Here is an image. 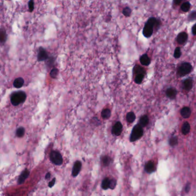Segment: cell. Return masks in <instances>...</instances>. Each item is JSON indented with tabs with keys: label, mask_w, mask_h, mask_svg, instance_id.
Listing matches in <instances>:
<instances>
[{
	"label": "cell",
	"mask_w": 196,
	"mask_h": 196,
	"mask_svg": "<svg viewBox=\"0 0 196 196\" xmlns=\"http://www.w3.org/2000/svg\"><path fill=\"white\" fill-rule=\"evenodd\" d=\"M26 98H27V95L24 91H15L10 96V102L13 106H17L24 103Z\"/></svg>",
	"instance_id": "1"
},
{
	"label": "cell",
	"mask_w": 196,
	"mask_h": 196,
	"mask_svg": "<svg viewBox=\"0 0 196 196\" xmlns=\"http://www.w3.org/2000/svg\"><path fill=\"white\" fill-rule=\"evenodd\" d=\"M157 20L154 17H151L149 19L147 23L144 25L143 28V35L146 38H150L153 35L154 31V27L157 24Z\"/></svg>",
	"instance_id": "2"
},
{
	"label": "cell",
	"mask_w": 196,
	"mask_h": 196,
	"mask_svg": "<svg viewBox=\"0 0 196 196\" xmlns=\"http://www.w3.org/2000/svg\"><path fill=\"white\" fill-rule=\"evenodd\" d=\"M143 127L139 124L136 125L133 128L131 134H130V141L131 142H133L139 139L143 136Z\"/></svg>",
	"instance_id": "3"
},
{
	"label": "cell",
	"mask_w": 196,
	"mask_h": 196,
	"mask_svg": "<svg viewBox=\"0 0 196 196\" xmlns=\"http://www.w3.org/2000/svg\"><path fill=\"white\" fill-rule=\"evenodd\" d=\"M50 159L55 165H61L63 163V158L61 153L58 151H53L50 153Z\"/></svg>",
	"instance_id": "4"
},
{
	"label": "cell",
	"mask_w": 196,
	"mask_h": 196,
	"mask_svg": "<svg viewBox=\"0 0 196 196\" xmlns=\"http://www.w3.org/2000/svg\"><path fill=\"white\" fill-rule=\"evenodd\" d=\"M192 66L189 63H184L179 67L178 74L179 76H185L192 71Z\"/></svg>",
	"instance_id": "5"
},
{
	"label": "cell",
	"mask_w": 196,
	"mask_h": 196,
	"mask_svg": "<svg viewBox=\"0 0 196 196\" xmlns=\"http://www.w3.org/2000/svg\"><path fill=\"white\" fill-rule=\"evenodd\" d=\"M48 59V55L47 53L44 48L40 47L39 48V52L38 54V62H42L46 61Z\"/></svg>",
	"instance_id": "6"
},
{
	"label": "cell",
	"mask_w": 196,
	"mask_h": 196,
	"mask_svg": "<svg viewBox=\"0 0 196 196\" xmlns=\"http://www.w3.org/2000/svg\"><path fill=\"white\" fill-rule=\"evenodd\" d=\"M122 130V125L120 121H117L113 125L112 129V132L115 136H119L121 134Z\"/></svg>",
	"instance_id": "7"
},
{
	"label": "cell",
	"mask_w": 196,
	"mask_h": 196,
	"mask_svg": "<svg viewBox=\"0 0 196 196\" xmlns=\"http://www.w3.org/2000/svg\"><path fill=\"white\" fill-rule=\"evenodd\" d=\"M82 163L80 161H77L75 162L74 166H73L72 170V175L73 177H77L79 174V172L81 170Z\"/></svg>",
	"instance_id": "8"
},
{
	"label": "cell",
	"mask_w": 196,
	"mask_h": 196,
	"mask_svg": "<svg viewBox=\"0 0 196 196\" xmlns=\"http://www.w3.org/2000/svg\"><path fill=\"white\" fill-rule=\"evenodd\" d=\"M29 176H30V171L28 170H25L24 171H23L18 179V184L20 185L23 184Z\"/></svg>",
	"instance_id": "9"
},
{
	"label": "cell",
	"mask_w": 196,
	"mask_h": 196,
	"mask_svg": "<svg viewBox=\"0 0 196 196\" xmlns=\"http://www.w3.org/2000/svg\"><path fill=\"white\" fill-rule=\"evenodd\" d=\"M187 39V34L186 32H181L177 36V42L180 44H184Z\"/></svg>",
	"instance_id": "10"
},
{
	"label": "cell",
	"mask_w": 196,
	"mask_h": 196,
	"mask_svg": "<svg viewBox=\"0 0 196 196\" xmlns=\"http://www.w3.org/2000/svg\"><path fill=\"white\" fill-rule=\"evenodd\" d=\"M166 93L168 97L170 99H174L176 98L177 94V91L175 89L172 88H170L167 89Z\"/></svg>",
	"instance_id": "11"
},
{
	"label": "cell",
	"mask_w": 196,
	"mask_h": 196,
	"mask_svg": "<svg viewBox=\"0 0 196 196\" xmlns=\"http://www.w3.org/2000/svg\"><path fill=\"white\" fill-rule=\"evenodd\" d=\"M181 116L185 119H187L191 115V110L188 107H184L181 111Z\"/></svg>",
	"instance_id": "12"
},
{
	"label": "cell",
	"mask_w": 196,
	"mask_h": 196,
	"mask_svg": "<svg viewBox=\"0 0 196 196\" xmlns=\"http://www.w3.org/2000/svg\"><path fill=\"white\" fill-rule=\"evenodd\" d=\"M193 87V80L191 78L185 80L184 82V88L186 91H189L192 89Z\"/></svg>",
	"instance_id": "13"
},
{
	"label": "cell",
	"mask_w": 196,
	"mask_h": 196,
	"mask_svg": "<svg viewBox=\"0 0 196 196\" xmlns=\"http://www.w3.org/2000/svg\"><path fill=\"white\" fill-rule=\"evenodd\" d=\"M24 83V80L21 77L17 78L13 82L14 87L17 89H20L22 87Z\"/></svg>",
	"instance_id": "14"
},
{
	"label": "cell",
	"mask_w": 196,
	"mask_h": 196,
	"mask_svg": "<svg viewBox=\"0 0 196 196\" xmlns=\"http://www.w3.org/2000/svg\"><path fill=\"white\" fill-rule=\"evenodd\" d=\"M140 61L141 64L144 65V66H148L151 63L150 59L149 58V57L147 55H146V54H144L140 57Z\"/></svg>",
	"instance_id": "15"
},
{
	"label": "cell",
	"mask_w": 196,
	"mask_h": 196,
	"mask_svg": "<svg viewBox=\"0 0 196 196\" xmlns=\"http://www.w3.org/2000/svg\"><path fill=\"white\" fill-rule=\"evenodd\" d=\"M145 170L148 173H151L155 170V165L153 162L150 161L146 164Z\"/></svg>",
	"instance_id": "16"
},
{
	"label": "cell",
	"mask_w": 196,
	"mask_h": 196,
	"mask_svg": "<svg viewBox=\"0 0 196 196\" xmlns=\"http://www.w3.org/2000/svg\"><path fill=\"white\" fill-rule=\"evenodd\" d=\"M101 114L104 119H108L111 116V111L109 109H104L102 111Z\"/></svg>",
	"instance_id": "17"
},
{
	"label": "cell",
	"mask_w": 196,
	"mask_h": 196,
	"mask_svg": "<svg viewBox=\"0 0 196 196\" xmlns=\"http://www.w3.org/2000/svg\"><path fill=\"white\" fill-rule=\"evenodd\" d=\"M181 130L182 134L184 135H187V134H189L190 130V125L189 122H185L182 125Z\"/></svg>",
	"instance_id": "18"
},
{
	"label": "cell",
	"mask_w": 196,
	"mask_h": 196,
	"mask_svg": "<svg viewBox=\"0 0 196 196\" xmlns=\"http://www.w3.org/2000/svg\"><path fill=\"white\" fill-rule=\"evenodd\" d=\"M149 121V119L147 116L146 115H144V116H142L141 118L139 120V124L142 126V127H146Z\"/></svg>",
	"instance_id": "19"
},
{
	"label": "cell",
	"mask_w": 196,
	"mask_h": 196,
	"mask_svg": "<svg viewBox=\"0 0 196 196\" xmlns=\"http://www.w3.org/2000/svg\"><path fill=\"white\" fill-rule=\"evenodd\" d=\"M126 119L127 121L129 122V123H132L134 122L136 119V116L134 112H130L129 113H128L126 116Z\"/></svg>",
	"instance_id": "20"
},
{
	"label": "cell",
	"mask_w": 196,
	"mask_h": 196,
	"mask_svg": "<svg viewBox=\"0 0 196 196\" xmlns=\"http://www.w3.org/2000/svg\"><path fill=\"white\" fill-rule=\"evenodd\" d=\"M110 186V179L108 178H105L102 182L101 187L104 190H107Z\"/></svg>",
	"instance_id": "21"
},
{
	"label": "cell",
	"mask_w": 196,
	"mask_h": 196,
	"mask_svg": "<svg viewBox=\"0 0 196 196\" xmlns=\"http://www.w3.org/2000/svg\"><path fill=\"white\" fill-rule=\"evenodd\" d=\"M7 38V35L6 33V31L4 28H2L0 31V40H1V43H4L6 41Z\"/></svg>",
	"instance_id": "22"
},
{
	"label": "cell",
	"mask_w": 196,
	"mask_h": 196,
	"mask_svg": "<svg viewBox=\"0 0 196 196\" xmlns=\"http://www.w3.org/2000/svg\"><path fill=\"white\" fill-rule=\"evenodd\" d=\"M134 73L135 74L138 75V74H145V71L144 70L143 68L139 66H136L134 67Z\"/></svg>",
	"instance_id": "23"
},
{
	"label": "cell",
	"mask_w": 196,
	"mask_h": 196,
	"mask_svg": "<svg viewBox=\"0 0 196 196\" xmlns=\"http://www.w3.org/2000/svg\"><path fill=\"white\" fill-rule=\"evenodd\" d=\"M190 6H191V5H190V2H185L184 4H182L181 5V9L182 10L183 12H187L189 10Z\"/></svg>",
	"instance_id": "24"
},
{
	"label": "cell",
	"mask_w": 196,
	"mask_h": 196,
	"mask_svg": "<svg viewBox=\"0 0 196 196\" xmlns=\"http://www.w3.org/2000/svg\"><path fill=\"white\" fill-rule=\"evenodd\" d=\"M16 136L19 137H22L25 134V129L23 127H20L16 130Z\"/></svg>",
	"instance_id": "25"
},
{
	"label": "cell",
	"mask_w": 196,
	"mask_h": 196,
	"mask_svg": "<svg viewBox=\"0 0 196 196\" xmlns=\"http://www.w3.org/2000/svg\"><path fill=\"white\" fill-rule=\"evenodd\" d=\"M144 74H138L136 75L135 78V83H137V84H140V83H142L144 79Z\"/></svg>",
	"instance_id": "26"
},
{
	"label": "cell",
	"mask_w": 196,
	"mask_h": 196,
	"mask_svg": "<svg viewBox=\"0 0 196 196\" xmlns=\"http://www.w3.org/2000/svg\"><path fill=\"white\" fill-rule=\"evenodd\" d=\"M59 70L56 68H54L52 69L50 71V76L52 78H56L58 75Z\"/></svg>",
	"instance_id": "27"
},
{
	"label": "cell",
	"mask_w": 196,
	"mask_h": 196,
	"mask_svg": "<svg viewBox=\"0 0 196 196\" xmlns=\"http://www.w3.org/2000/svg\"><path fill=\"white\" fill-rule=\"evenodd\" d=\"M132 10L130 9V8L126 7L122 10V14H123L125 17H129L131 14Z\"/></svg>",
	"instance_id": "28"
},
{
	"label": "cell",
	"mask_w": 196,
	"mask_h": 196,
	"mask_svg": "<svg viewBox=\"0 0 196 196\" xmlns=\"http://www.w3.org/2000/svg\"><path fill=\"white\" fill-rule=\"evenodd\" d=\"M174 56L176 58H179L181 56V51L179 47H177L174 51Z\"/></svg>",
	"instance_id": "29"
},
{
	"label": "cell",
	"mask_w": 196,
	"mask_h": 196,
	"mask_svg": "<svg viewBox=\"0 0 196 196\" xmlns=\"http://www.w3.org/2000/svg\"><path fill=\"white\" fill-rule=\"evenodd\" d=\"M169 143L171 146H174L177 145L178 144V138L176 136L172 137L170 139V140Z\"/></svg>",
	"instance_id": "30"
},
{
	"label": "cell",
	"mask_w": 196,
	"mask_h": 196,
	"mask_svg": "<svg viewBox=\"0 0 196 196\" xmlns=\"http://www.w3.org/2000/svg\"><path fill=\"white\" fill-rule=\"evenodd\" d=\"M34 5H35V3H34V1H32V0H31V1L28 2V8L29 11L30 12H33L34 9Z\"/></svg>",
	"instance_id": "31"
},
{
	"label": "cell",
	"mask_w": 196,
	"mask_h": 196,
	"mask_svg": "<svg viewBox=\"0 0 196 196\" xmlns=\"http://www.w3.org/2000/svg\"><path fill=\"white\" fill-rule=\"evenodd\" d=\"M188 19L189 21H194L196 20V12L191 13L188 16Z\"/></svg>",
	"instance_id": "32"
},
{
	"label": "cell",
	"mask_w": 196,
	"mask_h": 196,
	"mask_svg": "<svg viewBox=\"0 0 196 196\" xmlns=\"http://www.w3.org/2000/svg\"><path fill=\"white\" fill-rule=\"evenodd\" d=\"M116 181L114 179H111L110 180V186L109 188H111V189H114V187H116Z\"/></svg>",
	"instance_id": "33"
},
{
	"label": "cell",
	"mask_w": 196,
	"mask_h": 196,
	"mask_svg": "<svg viewBox=\"0 0 196 196\" xmlns=\"http://www.w3.org/2000/svg\"><path fill=\"white\" fill-rule=\"evenodd\" d=\"M103 163L104 164V165L108 166L109 164V158L107 156H105L103 158Z\"/></svg>",
	"instance_id": "34"
},
{
	"label": "cell",
	"mask_w": 196,
	"mask_h": 196,
	"mask_svg": "<svg viewBox=\"0 0 196 196\" xmlns=\"http://www.w3.org/2000/svg\"><path fill=\"white\" fill-rule=\"evenodd\" d=\"M55 181H56V178H53V180H52V181H51L49 183L48 186H49V187H53V186H54L55 184Z\"/></svg>",
	"instance_id": "35"
},
{
	"label": "cell",
	"mask_w": 196,
	"mask_h": 196,
	"mask_svg": "<svg viewBox=\"0 0 196 196\" xmlns=\"http://www.w3.org/2000/svg\"><path fill=\"white\" fill-rule=\"evenodd\" d=\"M190 190V184H187L186 186V187H185V191H186V193H189Z\"/></svg>",
	"instance_id": "36"
},
{
	"label": "cell",
	"mask_w": 196,
	"mask_h": 196,
	"mask_svg": "<svg viewBox=\"0 0 196 196\" xmlns=\"http://www.w3.org/2000/svg\"><path fill=\"white\" fill-rule=\"evenodd\" d=\"M192 33L194 35H196V24L193 25V27L192 28Z\"/></svg>",
	"instance_id": "37"
},
{
	"label": "cell",
	"mask_w": 196,
	"mask_h": 196,
	"mask_svg": "<svg viewBox=\"0 0 196 196\" xmlns=\"http://www.w3.org/2000/svg\"><path fill=\"white\" fill-rule=\"evenodd\" d=\"M50 177H51V174L49 173V172H48V173H47L46 176V179H48L49 178H50Z\"/></svg>",
	"instance_id": "38"
},
{
	"label": "cell",
	"mask_w": 196,
	"mask_h": 196,
	"mask_svg": "<svg viewBox=\"0 0 196 196\" xmlns=\"http://www.w3.org/2000/svg\"><path fill=\"white\" fill-rule=\"evenodd\" d=\"M174 3L176 4V5H179V4L181 2V1H174Z\"/></svg>",
	"instance_id": "39"
}]
</instances>
